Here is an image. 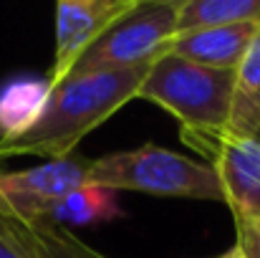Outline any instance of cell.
Wrapping results in <instances>:
<instances>
[{
	"label": "cell",
	"mask_w": 260,
	"mask_h": 258,
	"mask_svg": "<svg viewBox=\"0 0 260 258\" xmlns=\"http://www.w3.org/2000/svg\"><path fill=\"white\" fill-rule=\"evenodd\" d=\"M149 66L63 79L51 89L41 119L18 139L0 145V162L20 155L58 160L76 152V145L101 127L126 101L137 99Z\"/></svg>",
	"instance_id": "6da1fadb"
},
{
	"label": "cell",
	"mask_w": 260,
	"mask_h": 258,
	"mask_svg": "<svg viewBox=\"0 0 260 258\" xmlns=\"http://www.w3.org/2000/svg\"><path fill=\"white\" fill-rule=\"evenodd\" d=\"M235 94V71L207 69L172 53L159 56L137 91V99L170 111L182 134H225Z\"/></svg>",
	"instance_id": "7a4b0ae2"
},
{
	"label": "cell",
	"mask_w": 260,
	"mask_h": 258,
	"mask_svg": "<svg viewBox=\"0 0 260 258\" xmlns=\"http://www.w3.org/2000/svg\"><path fill=\"white\" fill-rule=\"evenodd\" d=\"M88 185L109 187L114 192L132 190L157 197L225 203L220 180L207 162L157 145H142L137 150L111 152L91 160Z\"/></svg>",
	"instance_id": "3957f363"
},
{
	"label": "cell",
	"mask_w": 260,
	"mask_h": 258,
	"mask_svg": "<svg viewBox=\"0 0 260 258\" xmlns=\"http://www.w3.org/2000/svg\"><path fill=\"white\" fill-rule=\"evenodd\" d=\"M177 10L179 0H134V5L88 46L66 79L152 66L167 53L177 36Z\"/></svg>",
	"instance_id": "277c9868"
},
{
	"label": "cell",
	"mask_w": 260,
	"mask_h": 258,
	"mask_svg": "<svg viewBox=\"0 0 260 258\" xmlns=\"http://www.w3.org/2000/svg\"><path fill=\"white\" fill-rule=\"evenodd\" d=\"M182 139L197 150L215 170L225 205L230 208L235 225L260 218V145L250 137L230 134H182Z\"/></svg>",
	"instance_id": "5b68a950"
},
{
	"label": "cell",
	"mask_w": 260,
	"mask_h": 258,
	"mask_svg": "<svg viewBox=\"0 0 260 258\" xmlns=\"http://www.w3.org/2000/svg\"><path fill=\"white\" fill-rule=\"evenodd\" d=\"M134 0H61L56 5V51L48 81L61 84L88 46L121 18Z\"/></svg>",
	"instance_id": "8992f818"
},
{
	"label": "cell",
	"mask_w": 260,
	"mask_h": 258,
	"mask_svg": "<svg viewBox=\"0 0 260 258\" xmlns=\"http://www.w3.org/2000/svg\"><path fill=\"white\" fill-rule=\"evenodd\" d=\"M258 31L260 23H240V25H217V28L177 33L167 53L207 69L235 71L243 56L248 53L253 38L258 36Z\"/></svg>",
	"instance_id": "52a82bcc"
},
{
	"label": "cell",
	"mask_w": 260,
	"mask_h": 258,
	"mask_svg": "<svg viewBox=\"0 0 260 258\" xmlns=\"http://www.w3.org/2000/svg\"><path fill=\"white\" fill-rule=\"evenodd\" d=\"M53 84L48 76L18 74L0 84V145L25 134L43 114Z\"/></svg>",
	"instance_id": "ba28073f"
},
{
	"label": "cell",
	"mask_w": 260,
	"mask_h": 258,
	"mask_svg": "<svg viewBox=\"0 0 260 258\" xmlns=\"http://www.w3.org/2000/svg\"><path fill=\"white\" fill-rule=\"evenodd\" d=\"M0 225L13 236L15 243L25 248L30 258H106L93 251L88 243L76 238L69 228L46 225V223H25L13 218H0Z\"/></svg>",
	"instance_id": "9c48e42d"
},
{
	"label": "cell",
	"mask_w": 260,
	"mask_h": 258,
	"mask_svg": "<svg viewBox=\"0 0 260 258\" xmlns=\"http://www.w3.org/2000/svg\"><path fill=\"white\" fill-rule=\"evenodd\" d=\"M114 218H121V208L116 200V192L99 185H81L66 197H61L41 220L46 225H93V223H109Z\"/></svg>",
	"instance_id": "30bf717a"
},
{
	"label": "cell",
	"mask_w": 260,
	"mask_h": 258,
	"mask_svg": "<svg viewBox=\"0 0 260 258\" xmlns=\"http://www.w3.org/2000/svg\"><path fill=\"white\" fill-rule=\"evenodd\" d=\"M260 119V31L253 38L248 53L235 69V94L233 109L225 134L230 137H250Z\"/></svg>",
	"instance_id": "8fae6325"
},
{
	"label": "cell",
	"mask_w": 260,
	"mask_h": 258,
	"mask_svg": "<svg viewBox=\"0 0 260 258\" xmlns=\"http://www.w3.org/2000/svg\"><path fill=\"white\" fill-rule=\"evenodd\" d=\"M260 23V0H179L177 33Z\"/></svg>",
	"instance_id": "7c38bea8"
},
{
	"label": "cell",
	"mask_w": 260,
	"mask_h": 258,
	"mask_svg": "<svg viewBox=\"0 0 260 258\" xmlns=\"http://www.w3.org/2000/svg\"><path fill=\"white\" fill-rule=\"evenodd\" d=\"M235 246L245 253V258H260V218L235 225Z\"/></svg>",
	"instance_id": "4fadbf2b"
},
{
	"label": "cell",
	"mask_w": 260,
	"mask_h": 258,
	"mask_svg": "<svg viewBox=\"0 0 260 258\" xmlns=\"http://www.w3.org/2000/svg\"><path fill=\"white\" fill-rule=\"evenodd\" d=\"M0 258H30L20 243L13 241V236L0 225Z\"/></svg>",
	"instance_id": "5bb4252c"
},
{
	"label": "cell",
	"mask_w": 260,
	"mask_h": 258,
	"mask_svg": "<svg viewBox=\"0 0 260 258\" xmlns=\"http://www.w3.org/2000/svg\"><path fill=\"white\" fill-rule=\"evenodd\" d=\"M217 258H245V253H243V251H240L238 246H233L230 251H225L222 256H217Z\"/></svg>",
	"instance_id": "9a60e30c"
},
{
	"label": "cell",
	"mask_w": 260,
	"mask_h": 258,
	"mask_svg": "<svg viewBox=\"0 0 260 258\" xmlns=\"http://www.w3.org/2000/svg\"><path fill=\"white\" fill-rule=\"evenodd\" d=\"M253 139L260 145V119H258V127H255V132H253Z\"/></svg>",
	"instance_id": "2e32d148"
}]
</instances>
